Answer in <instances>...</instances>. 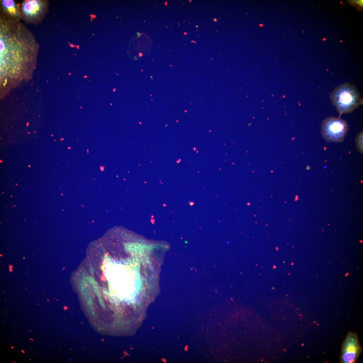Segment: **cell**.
<instances>
[{
	"label": "cell",
	"mask_w": 363,
	"mask_h": 363,
	"mask_svg": "<svg viewBox=\"0 0 363 363\" xmlns=\"http://www.w3.org/2000/svg\"><path fill=\"white\" fill-rule=\"evenodd\" d=\"M330 98L340 115L352 112L363 104V99L356 87L348 83L337 86Z\"/></svg>",
	"instance_id": "1"
},
{
	"label": "cell",
	"mask_w": 363,
	"mask_h": 363,
	"mask_svg": "<svg viewBox=\"0 0 363 363\" xmlns=\"http://www.w3.org/2000/svg\"><path fill=\"white\" fill-rule=\"evenodd\" d=\"M49 5L47 0L23 1L19 5L21 19L27 24H39L44 19L48 11Z\"/></svg>",
	"instance_id": "2"
},
{
	"label": "cell",
	"mask_w": 363,
	"mask_h": 363,
	"mask_svg": "<svg viewBox=\"0 0 363 363\" xmlns=\"http://www.w3.org/2000/svg\"><path fill=\"white\" fill-rule=\"evenodd\" d=\"M348 130L346 121L340 118L330 117L324 120L321 133L324 138L329 142H341L343 140Z\"/></svg>",
	"instance_id": "3"
},
{
	"label": "cell",
	"mask_w": 363,
	"mask_h": 363,
	"mask_svg": "<svg viewBox=\"0 0 363 363\" xmlns=\"http://www.w3.org/2000/svg\"><path fill=\"white\" fill-rule=\"evenodd\" d=\"M362 350L357 333H348L342 345L341 363H356Z\"/></svg>",
	"instance_id": "4"
},
{
	"label": "cell",
	"mask_w": 363,
	"mask_h": 363,
	"mask_svg": "<svg viewBox=\"0 0 363 363\" xmlns=\"http://www.w3.org/2000/svg\"><path fill=\"white\" fill-rule=\"evenodd\" d=\"M1 13L8 18L17 21L21 19L20 15V5L13 0H2L1 1Z\"/></svg>",
	"instance_id": "5"
},
{
	"label": "cell",
	"mask_w": 363,
	"mask_h": 363,
	"mask_svg": "<svg viewBox=\"0 0 363 363\" xmlns=\"http://www.w3.org/2000/svg\"><path fill=\"white\" fill-rule=\"evenodd\" d=\"M356 144L357 148L361 153H363V132H361L357 136L356 138Z\"/></svg>",
	"instance_id": "6"
},
{
	"label": "cell",
	"mask_w": 363,
	"mask_h": 363,
	"mask_svg": "<svg viewBox=\"0 0 363 363\" xmlns=\"http://www.w3.org/2000/svg\"><path fill=\"white\" fill-rule=\"evenodd\" d=\"M363 1H357L355 2V3L358 5L359 6L363 7Z\"/></svg>",
	"instance_id": "7"
},
{
	"label": "cell",
	"mask_w": 363,
	"mask_h": 363,
	"mask_svg": "<svg viewBox=\"0 0 363 363\" xmlns=\"http://www.w3.org/2000/svg\"><path fill=\"white\" fill-rule=\"evenodd\" d=\"M21 352H22V353H25V351H24V350H21Z\"/></svg>",
	"instance_id": "8"
},
{
	"label": "cell",
	"mask_w": 363,
	"mask_h": 363,
	"mask_svg": "<svg viewBox=\"0 0 363 363\" xmlns=\"http://www.w3.org/2000/svg\"><path fill=\"white\" fill-rule=\"evenodd\" d=\"M322 40H323L324 41H325V40H326V39H323Z\"/></svg>",
	"instance_id": "9"
},
{
	"label": "cell",
	"mask_w": 363,
	"mask_h": 363,
	"mask_svg": "<svg viewBox=\"0 0 363 363\" xmlns=\"http://www.w3.org/2000/svg\"><path fill=\"white\" fill-rule=\"evenodd\" d=\"M30 339V340H31V341H33V339Z\"/></svg>",
	"instance_id": "10"
},
{
	"label": "cell",
	"mask_w": 363,
	"mask_h": 363,
	"mask_svg": "<svg viewBox=\"0 0 363 363\" xmlns=\"http://www.w3.org/2000/svg\"><path fill=\"white\" fill-rule=\"evenodd\" d=\"M13 348H14V347H13V346H12L11 347V349H13Z\"/></svg>",
	"instance_id": "11"
}]
</instances>
